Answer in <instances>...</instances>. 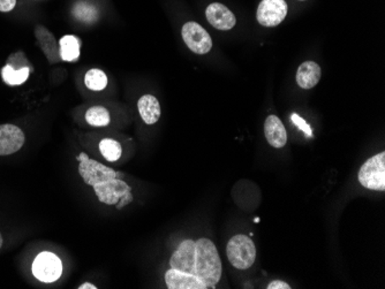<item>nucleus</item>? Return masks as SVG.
Listing matches in <instances>:
<instances>
[{"label":"nucleus","mask_w":385,"mask_h":289,"mask_svg":"<svg viewBox=\"0 0 385 289\" xmlns=\"http://www.w3.org/2000/svg\"><path fill=\"white\" fill-rule=\"evenodd\" d=\"M165 283L168 289H208L198 276L172 267L165 273Z\"/></svg>","instance_id":"f8f14e48"},{"label":"nucleus","mask_w":385,"mask_h":289,"mask_svg":"<svg viewBox=\"0 0 385 289\" xmlns=\"http://www.w3.org/2000/svg\"><path fill=\"white\" fill-rule=\"evenodd\" d=\"M170 267L198 276L207 288L221 281V260L217 248L209 239L182 241L170 260Z\"/></svg>","instance_id":"f257e3e1"},{"label":"nucleus","mask_w":385,"mask_h":289,"mask_svg":"<svg viewBox=\"0 0 385 289\" xmlns=\"http://www.w3.org/2000/svg\"><path fill=\"white\" fill-rule=\"evenodd\" d=\"M99 151L108 161H117L122 155V145L112 138H104L99 143Z\"/></svg>","instance_id":"412c9836"},{"label":"nucleus","mask_w":385,"mask_h":289,"mask_svg":"<svg viewBox=\"0 0 385 289\" xmlns=\"http://www.w3.org/2000/svg\"><path fill=\"white\" fill-rule=\"evenodd\" d=\"M182 40L191 52L207 54L212 49V40L203 27L194 21L186 22L182 29Z\"/></svg>","instance_id":"423d86ee"},{"label":"nucleus","mask_w":385,"mask_h":289,"mask_svg":"<svg viewBox=\"0 0 385 289\" xmlns=\"http://www.w3.org/2000/svg\"><path fill=\"white\" fill-rule=\"evenodd\" d=\"M138 109L147 125H155L161 118V105L155 96L145 95L138 99Z\"/></svg>","instance_id":"2eb2a0df"},{"label":"nucleus","mask_w":385,"mask_h":289,"mask_svg":"<svg viewBox=\"0 0 385 289\" xmlns=\"http://www.w3.org/2000/svg\"><path fill=\"white\" fill-rule=\"evenodd\" d=\"M227 260L238 269H247L253 267L256 260V248L247 235H234L226 246Z\"/></svg>","instance_id":"f03ea898"},{"label":"nucleus","mask_w":385,"mask_h":289,"mask_svg":"<svg viewBox=\"0 0 385 289\" xmlns=\"http://www.w3.org/2000/svg\"><path fill=\"white\" fill-rule=\"evenodd\" d=\"M110 113L103 106H92L86 113V121L94 127H106L109 125Z\"/></svg>","instance_id":"aec40b11"},{"label":"nucleus","mask_w":385,"mask_h":289,"mask_svg":"<svg viewBox=\"0 0 385 289\" xmlns=\"http://www.w3.org/2000/svg\"><path fill=\"white\" fill-rule=\"evenodd\" d=\"M33 273L42 283H55L63 273V264L55 253L43 251L34 260Z\"/></svg>","instance_id":"39448f33"},{"label":"nucleus","mask_w":385,"mask_h":289,"mask_svg":"<svg viewBox=\"0 0 385 289\" xmlns=\"http://www.w3.org/2000/svg\"><path fill=\"white\" fill-rule=\"evenodd\" d=\"M29 73L28 67L15 69L13 66H10V64H7L6 66L1 69L3 80L8 86H21L29 77Z\"/></svg>","instance_id":"f3484780"},{"label":"nucleus","mask_w":385,"mask_h":289,"mask_svg":"<svg viewBox=\"0 0 385 289\" xmlns=\"http://www.w3.org/2000/svg\"><path fill=\"white\" fill-rule=\"evenodd\" d=\"M85 84L92 91H102L108 86V76L101 69H90L85 76Z\"/></svg>","instance_id":"6ab92c4d"},{"label":"nucleus","mask_w":385,"mask_h":289,"mask_svg":"<svg viewBox=\"0 0 385 289\" xmlns=\"http://www.w3.org/2000/svg\"><path fill=\"white\" fill-rule=\"evenodd\" d=\"M92 188H94V191H95L99 202H102L106 205H115L120 198H124L126 194H129L132 191L131 186L119 178L106 181L103 184H94Z\"/></svg>","instance_id":"6e6552de"},{"label":"nucleus","mask_w":385,"mask_h":289,"mask_svg":"<svg viewBox=\"0 0 385 289\" xmlns=\"http://www.w3.org/2000/svg\"><path fill=\"white\" fill-rule=\"evenodd\" d=\"M1 246H3V237H1V234H0V248H1Z\"/></svg>","instance_id":"bb28decb"},{"label":"nucleus","mask_w":385,"mask_h":289,"mask_svg":"<svg viewBox=\"0 0 385 289\" xmlns=\"http://www.w3.org/2000/svg\"><path fill=\"white\" fill-rule=\"evenodd\" d=\"M60 57L63 61H78L80 58V47H81V40L79 37L73 36V35H66L63 36L59 40Z\"/></svg>","instance_id":"dca6fc26"},{"label":"nucleus","mask_w":385,"mask_h":289,"mask_svg":"<svg viewBox=\"0 0 385 289\" xmlns=\"http://www.w3.org/2000/svg\"><path fill=\"white\" fill-rule=\"evenodd\" d=\"M268 289H290V285L284 283L282 280H273V283H269Z\"/></svg>","instance_id":"b1692460"},{"label":"nucleus","mask_w":385,"mask_h":289,"mask_svg":"<svg viewBox=\"0 0 385 289\" xmlns=\"http://www.w3.org/2000/svg\"><path fill=\"white\" fill-rule=\"evenodd\" d=\"M322 71L319 64L314 61H305L300 65L296 72V83L303 89H312L321 80Z\"/></svg>","instance_id":"4468645a"},{"label":"nucleus","mask_w":385,"mask_h":289,"mask_svg":"<svg viewBox=\"0 0 385 289\" xmlns=\"http://www.w3.org/2000/svg\"><path fill=\"white\" fill-rule=\"evenodd\" d=\"M24 144V134L14 125H0V156L12 155Z\"/></svg>","instance_id":"1a4fd4ad"},{"label":"nucleus","mask_w":385,"mask_h":289,"mask_svg":"<svg viewBox=\"0 0 385 289\" xmlns=\"http://www.w3.org/2000/svg\"><path fill=\"white\" fill-rule=\"evenodd\" d=\"M291 120L293 122L294 126H296V127H298L301 132L305 133L307 138H313V131H312V127L307 124L305 119L301 118L299 114L293 113V114L291 115Z\"/></svg>","instance_id":"4be33fe9"},{"label":"nucleus","mask_w":385,"mask_h":289,"mask_svg":"<svg viewBox=\"0 0 385 289\" xmlns=\"http://www.w3.org/2000/svg\"><path fill=\"white\" fill-rule=\"evenodd\" d=\"M97 287L95 286V285H92V283H83V285H81V286L79 287V289H96Z\"/></svg>","instance_id":"a878e982"},{"label":"nucleus","mask_w":385,"mask_h":289,"mask_svg":"<svg viewBox=\"0 0 385 289\" xmlns=\"http://www.w3.org/2000/svg\"><path fill=\"white\" fill-rule=\"evenodd\" d=\"M73 15L81 22L92 24L99 19V10L95 5L79 1L73 7Z\"/></svg>","instance_id":"a211bd4d"},{"label":"nucleus","mask_w":385,"mask_h":289,"mask_svg":"<svg viewBox=\"0 0 385 289\" xmlns=\"http://www.w3.org/2000/svg\"><path fill=\"white\" fill-rule=\"evenodd\" d=\"M208 22L218 30H231L234 28L237 19L226 6L221 3H212L205 10Z\"/></svg>","instance_id":"9d476101"},{"label":"nucleus","mask_w":385,"mask_h":289,"mask_svg":"<svg viewBox=\"0 0 385 289\" xmlns=\"http://www.w3.org/2000/svg\"><path fill=\"white\" fill-rule=\"evenodd\" d=\"M17 6V0H0V12H10Z\"/></svg>","instance_id":"5701e85b"},{"label":"nucleus","mask_w":385,"mask_h":289,"mask_svg":"<svg viewBox=\"0 0 385 289\" xmlns=\"http://www.w3.org/2000/svg\"><path fill=\"white\" fill-rule=\"evenodd\" d=\"M264 135L269 144L273 148L280 149L286 145V129L277 115L273 114L268 117L264 122Z\"/></svg>","instance_id":"ddd939ff"},{"label":"nucleus","mask_w":385,"mask_h":289,"mask_svg":"<svg viewBox=\"0 0 385 289\" xmlns=\"http://www.w3.org/2000/svg\"><path fill=\"white\" fill-rule=\"evenodd\" d=\"M286 15L287 3L285 0H262L257 7V21L264 27L278 26Z\"/></svg>","instance_id":"0eeeda50"},{"label":"nucleus","mask_w":385,"mask_h":289,"mask_svg":"<svg viewBox=\"0 0 385 289\" xmlns=\"http://www.w3.org/2000/svg\"><path fill=\"white\" fill-rule=\"evenodd\" d=\"M35 36H36L37 43L45 54L46 59L49 60V63H60L61 57H60L59 43L57 42L56 37L53 36L52 33L45 27L38 24L35 28Z\"/></svg>","instance_id":"9b49d317"},{"label":"nucleus","mask_w":385,"mask_h":289,"mask_svg":"<svg viewBox=\"0 0 385 289\" xmlns=\"http://www.w3.org/2000/svg\"><path fill=\"white\" fill-rule=\"evenodd\" d=\"M254 221H255V223H260V218H255V219H254Z\"/></svg>","instance_id":"cd10ccee"},{"label":"nucleus","mask_w":385,"mask_h":289,"mask_svg":"<svg viewBox=\"0 0 385 289\" xmlns=\"http://www.w3.org/2000/svg\"><path fill=\"white\" fill-rule=\"evenodd\" d=\"M359 182L369 191H385V152L372 156L359 171Z\"/></svg>","instance_id":"7ed1b4c3"},{"label":"nucleus","mask_w":385,"mask_h":289,"mask_svg":"<svg viewBox=\"0 0 385 289\" xmlns=\"http://www.w3.org/2000/svg\"><path fill=\"white\" fill-rule=\"evenodd\" d=\"M76 159L80 163V175L82 177L83 181L92 187L94 184H103L106 181L119 178V175H120L112 168H108L106 165L101 164L99 161L88 157L85 152H81Z\"/></svg>","instance_id":"20e7f679"},{"label":"nucleus","mask_w":385,"mask_h":289,"mask_svg":"<svg viewBox=\"0 0 385 289\" xmlns=\"http://www.w3.org/2000/svg\"><path fill=\"white\" fill-rule=\"evenodd\" d=\"M133 200V195L131 194V193H129V194H126L124 198H120V200H119L118 203H117V209L118 210H120V209H122V207H125V205H127V204L131 203Z\"/></svg>","instance_id":"393cba45"}]
</instances>
